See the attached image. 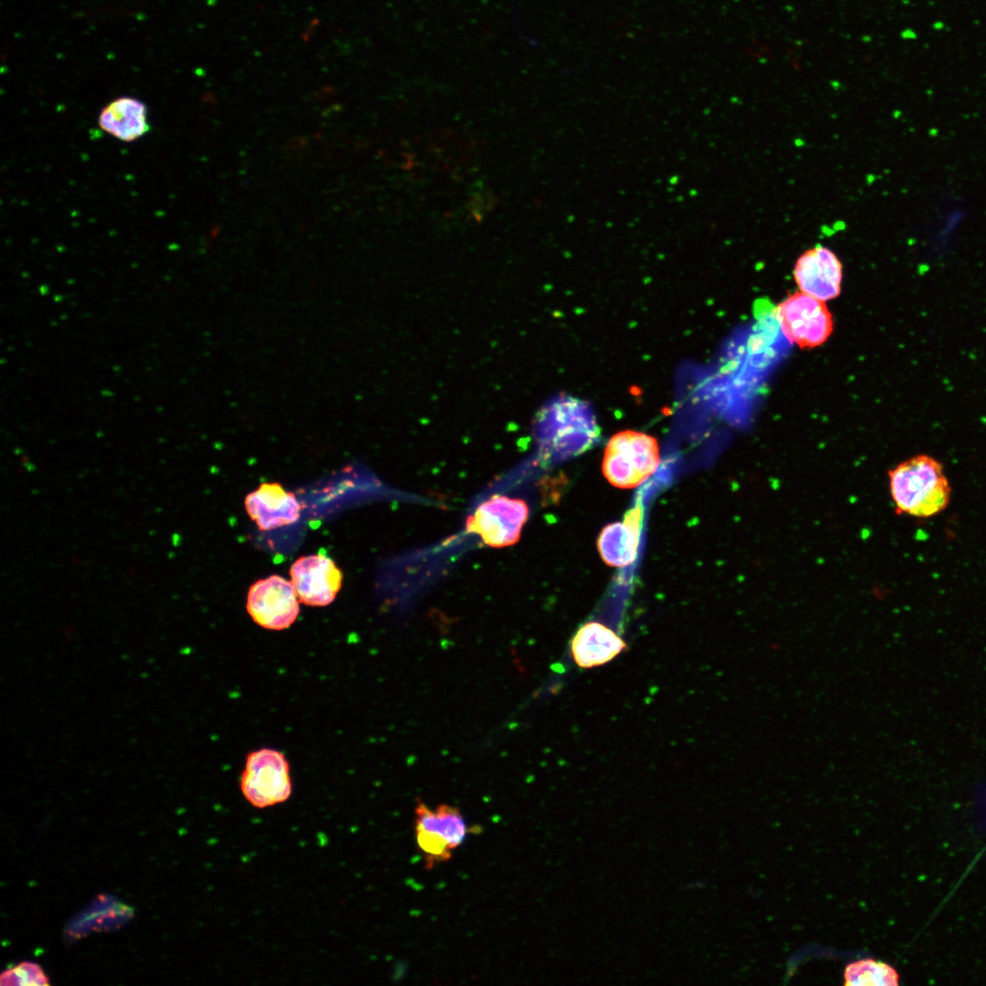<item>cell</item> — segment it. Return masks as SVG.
Listing matches in <instances>:
<instances>
[{
	"label": "cell",
	"instance_id": "277c9868",
	"mask_svg": "<svg viewBox=\"0 0 986 986\" xmlns=\"http://www.w3.org/2000/svg\"><path fill=\"white\" fill-rule=\"evenodd\" d=\"M414 830L427 868L447 861L468 833L467 824L457 808L441 804L432 810L423 802H418L414 809Z\"/></svg>",
	"mask_w": 986,
	"mask_h": 986
},
{
	"label": "cell",
	"instance_id": "9a60e30c",
	"mask_svg": "<svg viewBox=\"0 0 986 986\" xmlns=\"http://www.w3.org/2000/svg\"><path fill=\"white\" fill-rule=\"evenodd\" d=\"M964 218L963 206L957 199L942 203L930 223L928 234L937 245H948L961 228Z\"/></svg>",
	"mask_w": 986,
	"mask_h": 986
},
{
	"label": "cell",
	"instance_id": "7c38bea8",
	"mask_svg": "<svg viewBox=\"0 0 986 986\" xmlns=\"http://www.w3.org/2000/svg\"><path fill=\"white\" fill-rule=\"evenodd\" d=\"M643 520L641 504L627 511L623 522L603 528L598 539V550L603 560L611 566H625L636 556Z\"/></svg>",
	"mask_w": 986,
	"mask_h": 986
},
{
	"label": "cell",
	"instance_id": "3957f363",
	"mask_svg": "<svg viewBox=\"0 0 986 986\" xmlns=\"http://www.w3.org/2000/svg\"><path fill=\"white\" fill-rule=\"evenodd\" d=\"M240 789L255 808L264 809L286 802L291 795L292 785L285 755L268 748L248 754Z\"/></svg>",
	"mask_w": 986,
	"mask_h": 986
},
{
	"label": "cell",
	"instance_id": "8fae6325",
	"mask_svg": "<svg viewBox=\"0 0 986 986\" xmlns=\"http://www.w3.org/2000/svg\"><path fill=\"white\" fill-rule=\"evenodd\" d=\"M625 647L626 644L615 632L598 622L584 624L571 642L572 658L582 668L604 665Z\"/></svg>",
	"mask_w": 986,
	"mask_h": 986
},
{
	"label": "cell",
	"instance_id": "7a4b0ae2",
	"mask_svg": "<svg viewBox=\"0 0 986 986\" xmlns=\"http://www.w3.org/2000/svg\"><path fill=\"white\" fill-rule=\"evenodd\" d=\"M658 465L659 449L656 438L625 430L609 440L604 451L603 472L614 487L634 488L653 475Z\"/></svg>",
	"mask_w": 986,
	"mask_h": 986
},
{
	"label": "cell",
	"instance_id": "5b68a950",
	"mask_svg": "<svg viewBox=\"0 0 986 986\" xmlns=\"http://www.w3.org/2000/svg\"><path fill=\"white\" fill-rule=\"evenodd\" d=\"M778 319L784 336L801 348L822 345L833 331L832 314L824 302L803 292L779 305Z\"/></svg>",
	"mask_w": 986,
	"mask_h": 986
},
{
	"label": "cell",
	"instance_id": "30bf717a",
	"mask_svg": "<svg viewBox=\"0 0 986 986\" xmlns=\"http://www.w3.org/2000/svg\"><path fill=\"white\" fill-rule=\"evenodd\" d=\"M247 514L260 530H269L296 522L300 505L292 492L277 483H262L245 499Z\"/></svg>",
	"mask_w": 986,
	"mask_h": 986
},
{
	"label": "cell",
	"instance_id": "8992f818",
	"mask_svg": "<svg viewBox=\"0 0 986 986\" xmlns=\"http://www.w3.org/2000/svg\"><path fill=\"white\" fill-rule=\"evenodd\" d=\"M246 610L259 626L283 630L289 627L299 614L298 595L290 582L279 575H271L251 585Z\"/></svg>",
	"mask_w": 986,
	"mask_h": 986
},
{
	"label": "cell",
	"instance_id": "2e32d148",
	"mask_svg": "<svg viewBox=\"0 0 986 986\" xmlns=\"http://www.w3.org/2000/svg\"><path fill=\"white\" fill-rule=\"evenodd\" d=\"M1 984L46 985L47 978L41 969L32 963H21L2 975Z\"/></svg>",
	"mask_w": 986,
	"mask_h": 986
},
{
	"label": "cell",
	"instance_id": "52a82bcc",
	"mask_svg": "<svg viewBox=\"0 0 986 986\" xmlns=\"http://www.w3.org/2000/svg\"><path fill=\"white\" fill-rule=\"evenodd\" d=\"M299 600L310 606H326L336 598L342 573L329 557L319 553L301 556L289 570Z\"/></svg>",
	"mask_w": 986,
	"mask_h": 986
},
{
	"label": "cell",
	"instance_id": "4fadbf2b",
	"mask_svg": "<svg viewBox=\"0 0 986 986\" xmlns=\"http://www.w3.org/2000/svg\"><path fill=\"white\" fill-rule=\"evenodd\" d=\"M99 124L113 137L122 142H133L149 130L146 106L134 98H118L102 109Z\"/></svg>",
	"mask_w": 986,
	"mask_h": 986
},
{
	"label": "cell",
	"instance_id": "5bb4252c",
	"mask_svg": "<svg viewBox=\"0 0 986 986\" xmlns=\"http://www.w3.org/2000/svg\"><path fill=\"white\" fill-rule=\"evenodd\" d=\"M897 971L889 964L871 958L847 964L844 970V984L855 986L897 985Z\"/></svg>",
	"mask_w": 986,
	"mask_h": 986
},
{
	"label": "cell",
	"instance_id": "6da1fadb",
	"mask_svg": "<svg viewBox=\"0 0 986 986\" xmlns=\"http://www.w3.org/2000/svg\"><path fill=\"white\" fill-rule=\"evenodd\" d=\"M889 489L896 510L927 519L942 512L950 499V486L943 465L931 456L908 458L888 473Z\"/></svg>",
	"mask_w": 986,
	"mask_h": 986
},
{
	"label": "cell",
	"instance_id": "9c48e42d",
	"mask_svg": "<svg viewBox=\"0 0 986 986\" xmlns=\"http://www.w3.org/2000/svg\"><path fill=\"white\" fill-rule=\"evenodd\" d=\"M793 276L802 292L825 301L841 292L843 266L832 250L818 245L799 257Z\"/></svg>",
	"mask_w": 986,
	"mask_h": 986
},
{
	"label": "cell",
	"instance_id": "ba28073f",
	"mask_svg": "<svg viewBox=\"0 0 986 986\" xmlns=\"http://www.w3.org/2000/svg\"><path fill=\"white\" fill-rule=\"evenodd\" d=\"M527 505L518 499L496 498L482 504L468 519L467 529L494 547L517 541L527 519Z\"/></svg>",
	"mask_w": 986,
	"mask_h": 986
}]
</instances>
